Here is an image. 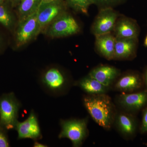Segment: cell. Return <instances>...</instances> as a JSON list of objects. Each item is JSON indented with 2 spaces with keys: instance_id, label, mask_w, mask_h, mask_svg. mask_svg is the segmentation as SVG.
<instances>
[{
  "instance_id": "cell-1",
  "label": "cell",
  "mask_w": 147,
  "mask_h": 147,
  "mask_svg": "<svg viewBox=\"0 0 147 147\" xmlns=\"http://www.w3.org/2000/svg\"><path fill=\"white\" fill-rule=\"evenodd\" d=\"M84 102L91 116L96 123L105 128H110L112 107L110 100L102 96L86 97Z\"/></svg>"
},
{
  "instance_id": "cell-2",
  "label": "cell",
  "mask_w": 147,
  "mask_h": 147,
  "mask_svg": "<svg viewBox=\"0 0 147 147\" xmlns=\"http://www.w3.org/2000/svg\"><path fill=\"white\" fill-rule=\"evenodd\" d=\"M21 103L13 92L0 96V127L6 131L15 129Z\"/></svg>"
},
{
  "instance_id": "cell-3",
  "label": "cell",
  "mask_w": 147,
  "mask_h": 147,
  "mask_svg": "<svg viewBox=\"0 0 147 147\" xmlns=\"http://www.w3.org/2000/svg\"><path fill=\"white\" fill-rule=\"evenodd\" d=\"M42 30L38 20L37 12L17 23L13 33L14 45L19 48L35 38Z\"/></svg>"
},
{
  "instance_id": "cell-4",
  "label": "cell",
  "mask_w": 147,
  "mask_h": 147,
  "mask_svg": "<svg viewBox=\"0 0 147 147\" xmlns=\"http://www.w3.org/2000/svg\"><path fill=\"white\" fill-rule=\"evenodd\" d=\"M80 30L81 28L76 19L67 12L53 21L42 33L52 38H57L73 35Z\"/></svg>"
},
{
  "instance_id": "cell-5",
  "label": "cell",
  "mask_w": 147,
  "mask_h": 147,
  "mask_svg": "<svg viewBox=\"0 0 147 147\" xmlns=\"http://www.w3.org/2000/svg\"><path fill=\"white\" fill-rule=\"evenodd\" d=\"M67 82L66 76L61 70L56 67H51L42 74L39 83L46 92L56 96L64 90Z\"/></svg>"
},
{
  "instance_id": "cell-6",
  "label": "cell",
  "mask_w": 147,
  "mask_h": 147,
  "mask_svg": "<svg viewBox=\"0 0 147 147\" xmlns=\"http://www.w3.org/2000/svg\"><path fill=\"white\" fill-rule=\"evenodd\" d=\"M68 8L64 0L40 5L37 11V16L42 33L53 21L67 12Z\"/></svg>"
},
{
  "instance_id": "cell-7",
  "label": "cell",
  "mask_w": 147,
  "mask_h": 147,
  "mask_svg": "<svg viewBox=\"0 0 147 147\" xmlns=\"http://www.w3.org/2000/svg\"><path fill=\"white\" fill-rule=\"evenodd\" d=\"M61 130L59 139L67 138L72 142L74 147L82 144L87 134L86 122L84 119L69 120L60 121Z\"/></svg>"
},
{
  "instance_id": "cell-8",
  "label": "cell",
  "mask_w": 147,
  "mask_h": 147,
  "mask_svg": "<svg viewBox=\"0 0 147 147\" xmlns=\"http://www.w3.org/2000/svg\"><path fill=\"white\" fill-rule=\"evenodd\" d=\"M119 14L112 7L100 9L95 18L91 31L95 36L113 32Z\"/></svg>"
},
{
  "instance_id": "cell-9",
  "label": "cell",
  "mask_w": 147,
  "mask_h": 147,
  "mask_svg": "<svg viewBox=\"0 0 147 147\" xmlns=\"http://www.w3.org/2000/svg\"><path fill=\"white\" fill-rule=\"evenodd\" d=\"M15 129L18 132V139H30L36 141L42 137L37 117L33 110L26 120L18 121Z\"/></svg>"
},
{
  "instance_id": "cell-10",
  "label": "cell",
  "mask_w": 147,
  "mask_h": 147,
  "mask_svg": "<svg viewBox=\"0 0 147 147\" xmlns=\"http://www.w3.org/2000/svg\"><path fill=\"white\" fill-rule=\"evenodd\" d=\"M113 34L119 38H138L140 28L137 21L126 16H119L114 30Z\"/></svg>"
},
{
  "instance_id": "cell-11",
  "label": "cell",
  "mask_w": 147,
  "mask_h": 147,
  "mask_svg": "<svg viewBox=\"0 0 147 147\" xmlns=\"http://www.w3.org/2000/svg\"><path fill=\"white\" fill-rule=\"evenodd\" d=\"M138 38L116 37L115 59H128L134 57L137 53Z\"/></svg>"
},
{
  "instance_id": "cell-12",
  "label": "cell",
  "mask_w": 147,
  "mask_h": 147,
  "mask_svg": "<svg viewBox=\"0 0 147 147\" xmlns=\"http://www.w3.org/2000/svg\"><path fill=\"white\" fill-rule=\"evenodd\" d=\"M95 36V47L98 53L108 60L115 59L116 37L112 32Z\"/></svg>"
},
{
  "instance_id": "cell-13",
  "label": "cell",
  "mask_w": 147,
  "mask_h": 147,
  "mask_svg": "<svg viewBox=\"0 0 147 147\" xmlns=\"http://www.w3.org/2000/svg\"><path fill=\"white\" fill-rule=\"evenodd\" d=\"M13 9L6 0L0 4V26L12 33L18 23V18Z\"/></svg>"
},
{
  "instance_id": "cell-14",
  "label": "cell",
  "mask_w": 147,
  "mask_h": 147,
  "mask_svg": "<svg viewBox=\"0 0 147 147\" xmlns=\"http://www.w3.org/2000/svg\"><path fill=\"white\" fill-rule=\"evenodd\" d=\"M119 74L115 67L108 65H102L94 69L89 76L96 79L105 87L110 86Z\"/></svg>"
},
{
  "instance_id": "cell-15",
  "label": "cell",
  "mask_w": 147,
  "mask_h": 147,
  "mask_svg": "<svg viewBox=\"0 0 147 147\" xmlns=\"http://www.w3.org/2000/svg\"><path fill=\"white\" fill-rule=\"evenodd\" d=\"M121 103L130 110H139L147 105V91L123 94L120 99Z\"/></svg>"
},
{
  "instance_id": "cell-16",
  "label": "cell",
  "mask_w": 147,
  "mask_h": 147,
  "mask_svg": "<svg viewBox=\"0 0 147 147\" xmlns=\"http://www.w3.org/2000/svg\"><path fill=\"white\" fill-rule=\"evenodd\" d=\"M41 0H21L15 11L18 22L23 21L36 13L39 8Z\"/></svg>"
},
{
  "instance_id": "cell-17",
  "label": "cell",
  "mask_w": 147,
  "mask_h": 147,
  "mask_svg": "<svg viewBox=\"0 0 147 147\" xmlns=\"http://www.w3.org/2000/svg\"><path fill=\"white\" fill-rule=\"evenodd\" d=\"M142 84V79L139 74L131 73L121 78L116 84V87L121 90L133 91L141 88Z\"/></svg>"
},
{
  "instance_id": "cell-18",
  "label": "cell",
  "mask_w": 147,
  "mask_h": 147,
  "mask_svg": "<svg viewBox=\"0 0 147 147\" xmlns=\"http://www.w3.org/2000/svg\"><path fill=\"white\" fill-rule=\"evenodd\" d=\"M79 85L82 89L90 94H99L105 91V86L96 79L89 76L81 80Z\"/></svg>"
},
{
  "instance_id": "cell-19",
  "label": "cell",
  "mask_w": 147,
  "mask_h": 147,
  "mask_svg": "<svg viewBox=\"0 0 147 147\" xmlns=\"http://www.w3.org/2000/svg\"><path fill=\"white\" fill-rule=\"evenodd\" d=\"M118 123L121 131L126 135L131 136L136 132V122L130 116L121 114L119 116Z\"/></svg>"
},
{
  "instance_id": "cell-20",
  "label": "cell",
  "mask_w": 147,
  "mask_h": 147,
  "mask_svg": "<svg viewBox=\"0 0 147 147\" xmlns=\"http://www.w3.org/2000/svg\"><path fill=\"white\" fill-rule=\"evenodd\" d=\"M68 7L77 11L87 14L90 5L93 4L92 0H66Z\"/></svg>"
},
{
  "instance_id": "cell-21",
  "label": "cell",
  "mask_w": 147,
  "mask_h": 147,
  "mask_svg": "<svg viewBox=\"0 0 147 147\" xmlns=\"http://www.w3.org/2000/svg\"><path fill=\"white\" fill-rule=\"evenodd\" d=\"M93 4L96 5L100 9L112 7L120 5L127 0H92Z\"/></svg>"
},
{
  "instance_id": "cell-22",
  "label": "cell",
  "mask_w": 147,
  "mask_h": 147,
  "mask_svg": "<svg viewBox=\"0 0 147 147\" xmlns=\"http://www.w3.org/2000/svg\"><path fill=\"white\" fill-rule=\"evenodd\" d=\"M7 131L0 127V147L9 146Z\"/></svg>"
},
{
  "instance_id": "cell-23",
  "label": "cell",
  "mask_w": 147,
  "mask_h": 147,
  "mask_svg": "<svg viewBox=\"0 0 147 147\" xmlns=\"http://www.w3.org/2000/svg\"><path fill=\"white\" fill-rule=\"evenodd\" d=\"M140 130L142 133H147V107L143 111L142 125Z\"/></svg>"
},
{
  "instance_id": "cell-24",
  "label": "cell",
  "mask_w": 147,
  "mask_h": 147,
  "mask_svg": "<svg viewBox=\"0 0 147 147\" xmlns=\"http://www.w3.org/2000/svg\"><path fill=\"white\" fill-rule=\"evenodd\" d=\"M7 40L3 34L0 31V53L5 50L7 45Z\"/></svg>"
},
{
  "instance_id": "cell-25",
  "label": "cell",
  "mask_w": 147,
  "mask_h": 147,
  "mask_svg": "<svg viewBox=\"0 0 147 147\" xmlns=\"http://www.w3.org/2000/svg\"><path fill=\"white\" fill-rule=\"evenodd\" d=\"M11 5L13 8H16L21 0H6Z\"/></svg>"
},
{
  "instance_id": "cell-26",
  "label": "cell",
  "mask_w": 147,
  "mask_h": 147,
  "mask_svg": "<svg viewBox=\"0 0 147 147\" xmlns=\"http://www.w3.org/2000/svg\"><path fill=\"white\" fill-rule=\"evenodd\" d=\"M62 1V0H41L40 5L47 3L53 2L57 1Z\"/></svg>"
},
{
  "instance_id": "cell-27",
  "label": "cell",
  "mask_w": 147,
  "mask_h": 147,
  "mask_svg": "<svg viewBox=\"0 0 147 147\" xmlns=\"http://www.w3.org/2000/svg\"><path fill=\"white\" fill-rule=\"evenodd\" d=\"M33 146L34 147H47V146H46V145L43 144H40L39 142H34Z\"/></svg>"
},
{
  "instance_id": "cell-28",
  "label": "cell",
  "mask_w": 147,
  "mask_h": 147,
  "mask_svg": "<svg viewBox=\"0 0 147 147\" xmlns=\"http://www.w3.org/2000/svg\"><path fill=\"white\" fill-rule=\"evenodd\" d=\"M144 77L145 84H146V86L147 88V68L146 69V70H145Z\"/></svg>"
},
{
  "instance_id": "cell-29",
  "label": "cell",
  "mask_w": 147,
  "mask_h": 147,
  "mask_svg": "<svg viewBox=\"0 0 147 147\" xmlns=\"http://www.w3.org/2000/svg\"><path fill=\"white\" fill-rule=\"evenodd\" d=\"M144 45L145 47H147V34L144 40Z\"/></svg>"
},
{
  "instance_id": "cell-30",
  "label": "cell",
  "mask_w": 147,
  "mask_h": 147,
  "mask_svg": "<svg viewBox=\"0 0 147 147\" xmlns=\"http://www.w3.org/2000/svg\"><path fill=\"white\" fill-rule=\"evenodd\" d=\"M6 0H0V4H2L5 2Z\"/></svg>"
}]
</instances>
